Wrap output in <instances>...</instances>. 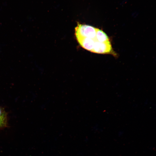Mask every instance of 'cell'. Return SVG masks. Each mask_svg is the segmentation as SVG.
Masks as SVG:
<instances>
[{
	"label": "cell",
	"mask_w": 156,
	"mask_h": 156,
	"mask_svg": "<svg viewBox=\"0 0 156 156\" xmlns=\"http://www.w3.org/2000/svg\"><path fill=\"white\" fill-rule=\"evenodd\" d=\"M96 28L90 25L78 23L75 28L76 37H85L95 39Z\"/></svg>",
	"instance_id": "obj_1"
},
{
	"label": "cell",
	"mask_w": 156,
	"mask_h": 156,
	"mask_svg": "<svg viewBox=\"0 0 156 156\" xmlns=\"http://www.w3.org/2000/svg\"><path fill=\"white\" fill-rule=\"evenodd\" d=\"M92 52L98 54H114V52L110 41L100 42L96 40L94 48Z\"/></svg>",
	"instance_id": "obj_2"
},
{
	"label": "cell",
	"mask_w": 156,
	"mask_h": 156,
	"mask_svg": "<svg viewBox=\"0 0 156 156\" xmlns=\"http://www.w3.org/2000/svg\"><path fill=\"white\" fill-rule=\"evenodd\" d=\"M79 44L85 49L92 52L94 46L95 39L88 38L76 37Z\"/></svg>",
	"instance_id": "obj_3"
},
{
	"label": "cell",
	"mask_w": 156,
	"mask_h": 156,
	"mask_svg": "<svg viewBox=\"0 0 156 156\" xmlns=\"http://www.w3.org/2000/svg\"><path fill=\"white\" fill-rule=\"evenodd\" d=\"M95 40L100 42L109 41V39L107 34L102 30L96 28Z\"/></svg>",
	"instance_id": "obj_4"
},
{
	"label": "cell",
	"mask_w": 156,
	"mask_h": 156,
	"mask_svg": "<svg viewBox=\"0 0 156 156\" xmlns=\"http://www.w3.org/2000/svg\"><path fill=\"white\" fill-rule=\"evenodd\" d=\"M7 126V115L6 112L0 107V129L4 128Z\"/></svg>",
	"instance_id": "obj_5"
}]
</instances>
